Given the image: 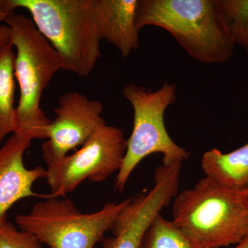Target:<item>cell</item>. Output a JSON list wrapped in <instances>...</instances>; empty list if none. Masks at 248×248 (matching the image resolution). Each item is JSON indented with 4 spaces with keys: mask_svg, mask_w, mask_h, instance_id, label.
<instances>
[{
    "mask_svg": "<svg viewBox=\"0 0 248 248\" xmlns=\"http://www.w3.org/2000/svg\"><path fill=\"white\" fill-rule=\"evenodd\" d=\"M11 33L9 26L0 25V48L11 43Z\"/></svg>",
    "mask_w": 248,
    "mask_h": 248,
    "instance_id": "cell-17",
    "label": "cell"
},
{
    "mask_svg": "<svg viewBox=\"0 0 248 248\" xmlns=\"http://www.w3.org/2000/svg\"><path fill=\"white\" fill-rule=\"evenodd\" d=\"M234 45L248 58V0H217Z\"/></svg>",
    "mask_w": 248,
    "mask_h": 248,
    "instance_id": "cell-15",
    "label": "cell"
},
{
    "mask_svg": "<svg viewBox=\"0 0 248 248\" xmlns=\"http://www.w3.org/2000/svg\"><path fill=\"white\" fill-rule=\"evenodd\" d=\"M15 58L16 53L11 44L0 48V146L7 135L18 130L15 107Z\"/></svg>",
    "mask_w": 248,
    "mask_h": 248,
    "instance_id": "cell-13",
    "label": "cell"
},
{
    "mask_svg": "<svg viewBox=\"0 0 248 248\" xmlns=\"http://www.w3.org/2000/svg\"><path fill=\"white\" fill-rule=\"evenodd\" d=\"M4 3V0H0V25H1V23H5L6 18L9 17V16L14 14V13H8L5 11Z\"/></svg>",
    "mask_w": 248,
    "mask_h": 248,
    "instance_id": "cell-18",
    "label": "cell"
},
{
    "mask_svg": "<svg viewBox=\"0 0 248 248\" xmlns=\"http://www.w3.org/2000/svg\"><path fill=\"white\" fill-rule=\"evenodd\" d=\"M122 129L102 125L81 148L48 165L46 179L50 197H65L86 179L102 182L119 172L126 152Z\"/></svg>",
    "mask_w": 248,
    "mask_h": 248,
    "instance_id": "cell-7",
    "label": "cell"
},
{
    "mask_svg": "<svg viewBox=\"0 0 248 248\" xmlns=\"http://www.w3.org/2000/svg\"><path fill=\"white\" fill-rule=\"evenodd\" d=\"M103 104L84 94L72 91L62 94L53 108L55 120L48 127L46 141L42 145V156L47 165L62 159L82 146L97 129L105 125Z\"/></svg>",
    "mask_w": 248,
    "mask_h": 248,
    "instance_id": "cell-9",
    "label": "cell"
},
{
    "mask_svg": "<svg viewBox=\"0 0 248 248\" xmlns=\"http://www.w3.org/2000/svg\"><path fill=\"white\" fill-rule=\"evenodd\" d=\"M0 248H44L40 239L29 232L18 229L7 219L0 222Z\"/></svg>",
    "mask_w": 248,
    "mask_h": 248,
    "instance_id": "cell-16",
    "label": "cell"
},
{
    "mask_svg": "<svg viewBox=\"0 0 248 248\" xmlns=\"http://www.w3.org/2000/svg\"><path fill=\"white\" fill-rule=\"evenodd\" d=\"M246 192H247L248 197V186H247V187H246Z\"/></svg>",
    "mask_w": 248,
    "mask_h": 248,
    "instance_id": "cell-20",
    "label": "cell"
},
{
    "mask_svg": "<svg viewBox=\"0 0 248 248\" xmlns=\"http://www.w3.org/2000/svg\"><path fill=\"white\" fill-rule=\"evenodd\" d=\"M233 248H248V233L243 238L239 244H236V247Z\"/></svg>",
    "mask_w": 248,
    "mask_h": 248,
    "instance_id": "cell-19",
    "label": "cell"
},
{
    "mask_svg": "<svg viewBox=\"0 0 248 248\" xmlns=\"http://www.w3.org/2000/svg\"><path fill=\"white\" fill-rule=\"evenodd\" d=\"M202 168L206 177L221 185L246 190L248 186V142L228 153L215 148L205 152L202 156Z\"/></svg>",
    "mask_w": 248,
    "mask_h": 248,
    "instance_id": "cell-12",
    "label": "cell"
},
{
    "mask_svg": "<svg viewBox=\"0 0 248 248\" xmlns=\"http://www.w3.org/2000/svg\"><path fill=\"white\" fill-rule=\"evenodd\" d=\"M182 163L162 164L154 174V186L148 192L130 198L119 214L102 248H140L145 233L163 209L178 194Z\"/></svg>",
    "mask_w": 248,
    "mask_h": 248,
    "instance_id": "cell-8",
    "label": "cell"
},
{
    "mask_svg": "<svg viewBox=\"0 0 248 248\" xmlns=\"http://www.w3.org/2000/svg\"><path fill=\"white\" fill-rule=\"evenodd\" d=\"M136 26L161 28L187 54L203 63H218L234 50L217 0H138Z\"/></svg>",
    "mask_w": 248,
    "mask_h": 248,
    "instance_id": "cell-2",
    "label": "cell"
},
{
    "mask_svg": "<svg viewBox=\"0 0 248 248\" xmlns=\"http://www.w3.org/2000/svg\"><path fill=\"white\" fill-rule=\"evenodd\" d=\"M129 201L108 202L97 212L84 213L71 200L48 195L29 213L18 215L16 223L50 248H94Z\"/></svg>",
    "mask_w": 248,
    "mask_h": 248,
    "instance_id": "cell-6",
    "label": "cell"
},
{
    "mask_svg": "<svg viewBox=\"0 0 248 248\" xmlns=\"http://www.w3.org/2000/svg\"><path fill=\"white\" fill-rule=\"evenodd\" d=\"M138 0H94L101 39L115 47L121 56L140 48V31L136 26Z\"/></svg>",
    "mask_w": 248,
    "mask_h": 248,
    "instance_id": "cell-11",
    "label": "cell"
},
{
    "mask_svg": "<svg viewBox=\"0 0 248 248\" xmlns=\"http://www.w3.org/2000/svg\"><path fill=\"white\" fill-rule=\"evenodd\" d=\"M140 248H197L187 236L160 214L147 230Z\"/></svg>",
    "mask_w": 248,
    "mask_h": 248,
    "instance_id": "cell-14",
    "label": "cell"
},
{
    "mask_svg": "<svg viewBox=\"0 0 248 248\" xmlns=\"http://www.w3.org/2000/svg\"><path fill=\"white\" fill-rule=\"evenodd\" d=\"M5 24L11 28L10 44L16 49L14 75L19 88L17 133L31 140H46L51 120L41 108V98L54 76L63 70V62L31 18L14 13Z\"/></svg>",
    "mask_w": 248,
    "mask_h": 248,
    "instance_id": "cell-4",
    "label": "cell"
},
{
    "mask_svg": "<svg viewBox=\"0 0 248 248\" xmlns=\"http://www.w3.org/2000/svg\"><path fill=\"white\" fill-rule=\"evenodd\" d=\"M8 13L27 10L42 35L62 58L63 71L91 74L101 57L94 0H4Z\"/></svg>",
    "mask_w": 248,
    "mask_h": 248,
    "instance_id": "cell-3",
    "label": "cell"
},
{
    "mask_svg": "<svg viewBox=\"0 0 248 248\" xmlns=\"http://www.w3.org/2000/svg\"><path fill=\"white\" fill-rule=\"evenodd\" d=\"M172 223L197 248L239 244L248 233V197L211 178H202L173 200Z\"/></svg>",
    "mask_w": 248,
    "mask_h": 248,
    "instance_id": "cell-1",
    "label": "cell"
},
{
    "mask_svg": "<svg viewBox=\"0 0 248 248\" xmlns=\"http://www.w3.org/2000/svg\"><path fill=\"white\" fill-rule=\"evenodd\" d=\"M122 94L133 108L134 119L123 164L114 184L119 192L124 190L134 170L149 155L161 153L164 165L183 163L190 156L188 151L173 141L165 124L166 110L177 99L175 84L164 83L153 91L140 85L128 84L124 86Z\"/></svg>",
    "mask_w": 248,
    "mask_h": 248,
    "instance_id": "cell-5",
    "label": "cell"
},
{
    "mask_svg": "<svg viewBox=\"0 0 248 248\" xmlns=\"http://www.w3.org/2000/svg\"><path fill=\"white\" fill-rule=\"evenodd\" d=\"M31 141L24 134L14 133L0 146V222L7 219L6 213L19 201L42 196L33 192L32 186L46 177V170L24 166V153Z\"/></svg>",
    "mask_w": 248,
    "mask_h": 248,
    "instance_id": "cell-10",
    "label": "cell"
}]
</instances>
